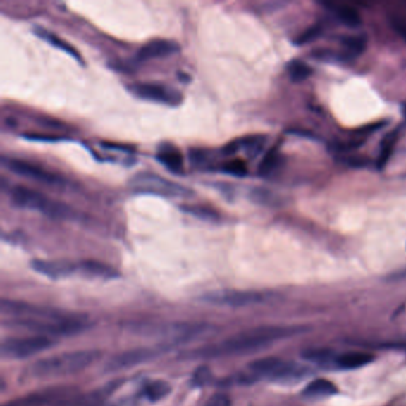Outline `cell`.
<instances>
[{
    "instance_id": "obj_7",
    "label": "cell",
    "mask_w": 406,
    "mask_h": 406,
    "mask_svg": "<svg viewBox=\"0 0 406 406\" xmlns=\"http://www.w3.org/2000/svg\"><path fill=\"white\" fill-rule=\"evenodd\" d=\"M1 161H3L4 167H6L10 172L13 173L16 176L30 179V180L50 186V187H62L66 185V180L62 176L49 172L41 166L35 165L31 162L24 161V160H18V159H5L4 157Z\"/></svg>"
},
{
    "instance_id": "obj_37",
    "label": "cell",
    "mask_w": 406,
    "mask_h": 406,
    "mask_svg": "<svg viewBox=\"0 0 406 406\" xmlns=\"http://www.w3.org/2000/svg\"><path fill=\"white\" fill-rule=\"evenodd\" d=\"M102 146H103L104 148H109V149H113V150L115 149L124 150V152H128V150H133V148H131V147L119 146V144H110V143H103Z\"/></svg>"
},
{
    "instance_id": "obj_25",
    "label": "cell",
    "mask_w": 406,
    "mask_h": 406,
    "mask_svg": "<svg viewBox=\"0 0 406 406\" xmlns=\"http://www.w3.org/2000/svg\"><path fill=\"white\" fill-rule=\"evenodd\" d=\"M342 46L345 47L343 51L350 60L355 59L364 53L366 49V39L362 36H345L341 39Z\"/></svg>"
},
{
    "instance_id": "obj_19",
    "label": "cell",
    "mask_w": 406,
    "mask_h": 406,
    "mask_svg": "<svg viewBox=\"0 0 406 406\" xmlns=\"http://www.w3.org/2000/svg\"><path fill=\"white\" fill-rule=\"evenodd\" d=\"M338 393V387L330 380L314 379L304 388L303 395L307 398H326Z\"/></svg>"
},
{
    "instance_id": "obj_5",
    "label": "cell",
    "mask_w": 406,
    "mask_h": 406,
    "mask_svg": "<svg viewBox=\"0 0 406 406\" xmlns=\"http://www.w3.org/2000/svg\"><path fill=\"white\" fill-rule=\"evenodd\" d=\"M129 184L134 191L168 198H190L195 195L191 188L149 172L138 173L131 178Z\"/></svg>"
},
{
    "instance_id": "obj_10",
    "label": "cell",
    "mask_w": 406,
    "mask_h": 406,
    "mask_svg": "<svg viewBox=\"0 0 406 406\" xmlns=\"http://www.w3.org/2000/svg\"><path fill=\"white\" fill-rule=\"evenodd\" d=\"M204 302L221 307H243L264 302V295L253 291H219L204 295Z\"/></svg>"
},
{
    "instance_id": "obj_15",
    "label": "cell",
    "mask_w": 406,
    "mask_h": 406,
    "mask_svg": "<svg viewBox=\"0 0 406 406\" xmlns=\"http://www.w3.org/2000/svg\"><path fill=\"white\" fill-rule=\"evenodd\" d=\"M180 49L179 43L171 41V39H152L149 42L146 43L141 49L138 50L136 60L137 61H148V60H153V59L166 58V56H171V55L179 53Z\"/></svg>"
},
{
    "instance_id": "obj_9",
    "label": "cell",
    "mask_w": 406,
    "mask_h": 406,
    "mask_svg": "<svg viewBox=\"0 0 406 406\" xmlns=\"http://www.w3.org/2000/svg\"><path fill=\"white\" fill-rule=\"evenodd\" d=\"M135 96L141 99L154 102V103L166 104L169 106H176L183 102V94L174 88H169L165 85L154 82H136L129 87Z\"/></svg>"
},
{
    "instance_id": "obj_28",
    "label": "cell",
    "mask_w": 406,
    "mask_h": 406,
    "mask_svg": "<svg viewBox=\"0 0 406 406\" xmlns=\"http://www.w3.org/2000/svg\"><path fill=\"white\" fill-rule=\"evenodd\" d=\"M188 156H190V161H191L192 165L197 168H207L215 161L214 153H211L210 150L191 149Z\"/></svg>"
},
{
    "instance_id": "obj_11",
    "label": "cell",
    "mask_w": 406,
    "mask_h": 406,
    "mask_svg": "<svg viewBox=\"0 0 406 406\" xmlns=\"http://www.w3.org/2000/svg\"><path fill=\"white\" fill-rule=\"evenodd\" d=\"M159 355V352L154 348H136L121 352L118 355L112 357L106 364L108 372H118L127 368L135 367L137 364H143L152 360Z\"/></svg>"
},
{
    "instance_id": "obj_22",
    "label": "cell",
    "mask_w": 406,
    "mask_h": 406,
    "mask_svg": "<svg viewBox=\"0 0 406 406\" xmlns=\"http://www.w3.org/2000/svg\"><path fill=\"white\" fill-rule=\"evenodd\" d=\"M180 211L184 214L193 216L196 219H202V221H207V222H219V212L212 209V207H205V205H199V204H183L180 205Z\"/></svg>"
},
{
    "instance_id": "obj_23",
    "label": "cell",
    "mask_w": 406,
    "mask_h": 406,
    "mask_svg": "<svg viewBox=\"0 0 406 406\" xmlns=\"http://www.w3.org/2000/svg\"><path fill=\"white\" fill-rule=\"evenodd\" d=\"M304 360L310 361L316 364H335L338 355L329 348H310L302 352Z\"/></svg>"
},
{
    "instance_id": "obj_13",
    "label": "cell",
    "mask_w": 406,
    "mask_h": 406,
    "mask_svg": "<svg viewBox=\"0 0 406 406\" xmlns=\"http://www.w3.org/2000/svg\"><path fill=\"white\" fill-rule=\"evenodd\" d=\"M267 137L264 135H250L245 137L238 138L235 141L228 143L222 148V155L224 156H234L240 150H243L245 155L255 157L264 150Z\"/></svg>"
},
{
    "instance_id": "obj_36",
    "label": "cell",
    "mask_w": 406,
    "mask_h": 406,
    "mask_svg": "<svg viewBox=\"0 0 406 406\" xmlns=\"http://www.w3.org/2000/svg\"><path fill=\"white\" fill-rule=\"evenodd\" d=\"M368 160L364 157H350L347 159V165L355 167V168H362L364 166H367Z\"/></svg>"
},
{
    "instance_id": "obj_30",
    "label": "cell",
    "mask_w": 406,
    "mask_h": 406,
    "mask_svg": "<svg viewBox=\"0 0 406 406\" xmlns=\"http://www.w3.org/2000/svg\"><path fill=\"white\" fill-rule=\"evenodd\" d=\"M222 171L226 174H230L234 176H245L248 174V167L245 165L243 160H233V161L226 162L222 166Z\"/></svg>"
},
{
    "instance_id": "obj_3",
    "label": "cell",
    "mask_w": 406,
    "mask_h": 406,
    "mask_svg": "<svg viewBox=\"0 0 406 406\" xmlns=\"http://www.w3.org/2000/svg\"><path fill=\"white\" fill-rule=\"evenodd\" d=\"M309 371L293 361L279 357H262L248 364L247 372L238 376V383H250L257 379H269L276 383H293L304 379Z\"/></svg>"
},
{
    "instance_id": "obj_32",
    "label": "cell",
    "mask_w": 406,
    "mask_h": 406,
    "mask_svg": "<svg viewBox=\"0 0 406 406\" xmlns=\"http://www.w3.org/2000/svg\"><path fill=\"white\" fill-rule=\"evenodd\" d=\"M212 376H212L210 368L203 366V367L198 368L195 372V374L192 376V383L196 386L203 387L211 383Z\"/></svg>"
},
{
    "instance_id": "obj_31",
    "label": "cell",
    "mask_w": 406,
    "mask_h": 406,
    "mask_svg": "<svg viewBox=\"0 0 406 406\" xmlns=\"http://www.w3.org/2000/svg\"><path fill=\"white\" fill-rule=\"evenodd\" d=\"M322 25L316 24L314 27H310L307 30L304 31L303 34L299 35L295 41V46H305L307 43L314 42V39L322 34Z\"/></svg>"
},
{
    "instance_id": "obj_14",
    "label": "cell",
    "mask_w": 406,
    "mask_h": 406,
    "mask_svg": "<svg viewBox=\"0 0 406 406\" xmlns=\"http://www.w3.org/2000/svg\"><path fill=\"white\" fill-rule=\"evenodd\" d=\"M31 269L49 279H62L66 276H72L79 266L69 261L63 260H32Z\"/></svg>"
},
{
    "instance_id": "obj_4",
    "label": "cell",
    "mask_w": 406,
    "mask_h": 406,
    "mask_svg": "<svg viewBox=\"0 0 406 406\" xmlns=\"http://www.w3.org/2000/svg\"><path fill=\"white\" fill-rule=\"evenodd\" d=\"M11 202L15 207L25 210L37 211L54 219H69L74 217V211L66 204L55 202L39 191L25 186H15L10 191Z\"/></svg>"
},
{
    "instance_id": "obj_20",
    "label": "cell",
    "mask_w": 406,
    "mask_h": 406,
    "mask_svg": "<svg viewBox=\"0 0 406 406\" xmlns=\"http://www.w3.org/2000/svg\"><path fill=\"white\" fill-rule=\"evenodd\" d=\"M79 269L88 276H97V278H104V279H113L119 276L112 266L104 264L100 261L85 260L79 264Z\"/></svg>"
},
{
    "instance_id": "obj_21",
    "label": "cell",
    "mask_w": 406,
    "mask_h": 406,
    "mask_svg": "<svg viewBox=\"0 0 406 406\" xmlns=\"http://www.w3.org/2000/svg\"><path fill=\"white\" fill-rule=\"evenodd\" d=\"M172 387L164 380H153L144 383L142 388V395L149 402H159L169 395Z\"/></svg>"
},
{
    "instance_id": "obj_18",
    "label": "cell",
    "mask_w": 406,
    "mask_h": 406,
    "mask_svg": "<svg viewBox=\"0 0 406 406\" xmlns=\"http://www.w3.org/2000/svg\"><path fill=\"white\" fill-rule=\"evenodd\" d=\"M34 32L39 39L46 41V42L49 43L51 46L55 47V48L65 51L67 54L70 55L72 58L75 59L77 61L82 63L81 55L78 53V50L75 49L73 46H70L69 43L65 42L63 39H60L56 35L51 34V32L47 31L46 29H43V27H35Z\"/></svg>"
},
{
    "instance_id": "obj_1",
    "label": "cell",
    "mask_w": 406,
    "mask_h": 406,
    "mask_svg": "<svg viewBox=\"0 0 406 406\" xmlns=\"http://www.w3.org/2000/svg\"><path fill=\"white\" fill-rule=\"evenodd\" d=\"M302 333L299 326H259L236 333L224 341L207 345L187 354L190 359H217V357L245 355L260 352L274 342L291 338Z\"/></svg>"
},
{
    "instance_id": "obj_24",
    "label": "cell",
    "mask_w": 406,
    "mask_h": 406,
    "mask_svg": "<svg viewBox=\"0 0 406 406\" xmlns=\"http://www.w3.org/2000/svg\"><path fill=\"white\" fill-rule=\"evenodd\" d=\"M397 137H398V131H392L383 138V142L380 144L379 156L376 160V168L379 171H381L390 160L395 142H397Z\"/></svg>"
},
{
    "instance_id": "obj_2",
    "label": "cell",
    "mask_w": 406,
    "mask_h": 406,
    "mask_svg": "<svg viewBox=\"0 0 406 406\" xmlns=\"http://www.w3.org/2000/svg\"><path fill=\"white\" fill-rule=\"evenodd\" d=\"M99 357L100 352L98 350L61 352L31 364L29 376L36 379H51L70 376L84 371Z\"/></svg>"
},
{
    "instance_id": "obj_17",
    "label": "cell",
    "mask_w": 406,
    "mask_h": 406,
    "mask_svg": "<svg viewBox=\"0 0 406 406\" xmlns=\"http://www.w3.org/2000/svg\"><path fill=\"white\" fill-rule=\"evenodd\" d=\"M374 360L372 354L366 352H348L340 354L336 357L335 366L342 369H357L371 364Z\"/></svg>"
},
{
    "instance_id": "obj_33",
    "label": "cell",
    "mask_w": 406,
    "mask_h": 406,
    "mask_svg": "<svg viewBox=\"0 0 406 406\" xmlns=\"http://www.w3.org/2000/svg\"><path fill=\"white\" fill-rule=\"evenodd\" d=\"M37 125L41 127L49 128V129H54V130H66V127L63 123L60 122L58 119L50 118V117H44V116H39L35 118Z\"/></svg>"
},
{
    "instance_id": "obj_8",
    "label": "cell",
    "mask_w": 406,
    "mask_h": 406,
    "mask_svg": "<svg viewBox=\"0 0 406 406\" xmlns=\"http://www.w3.org/2000/svg\"><path fill=\"white\" fill-rule=\"evenodd\" d=\"M75 387L56 386L32 392L29 395L12 399L3 406H59L66 399L77 395Z\"/></svg>"
},
{
    "instance_id": "obj_16",
    "label": "cell",
    "mask_w": 406,
    "mask_h": 406,
    "mask_svg": "<svg viewBox=\"0 0 406 406\" xmlns=\"http://www.w3.org/2000/svg\"><path fill=\"white\" fill-rule=\"evenodd\" d=\"M156 159L171 172L183 173L184 171V159L180 152L174 146H169V144L161 146L157 153Z\"/></svg>"
},
{
    "instance_id": "obj_34",
    "label": "cell",
    "mask_w": 406,
    "mask_h": 406,
    "mask_svg": "<svg viewBox=\"0 0 406 406\" xmlns=\"http://www.w3.org/2000/svg\"><path fill=\"white\" fill-rule=\"evenodd\" d=\"M204 406H231V400L228 395L217 393L212 395Z\"/></svg>"
},
{
    "instance_id": "obj_6",
    "label": "cell",
    "mask_w": 406,
    "mask_h": 406,
    "mask_svg": "<svg viewBox=\"0 0 406 406\" xmlns=\"http://www.w3.org/2000/svg\"><path fill=\"white\" fill-rule=\"evenodd\" d=\"M55 345L56 341L54 338L44 335H36L29 338H8L1 342L0 354L8 360H23L39 355Z\"/></svg>"
},
{
    "instance_id": "obj_35",
    "label": "cell",
    "mask_w": 406,
    "mask_h": 406,
    "mask_svg": "<svg viewBox=\"0 0 406 406\" xmlns=\"http://www.w3.org/2000/svg\"><path fill=\"white\" fill-rule=\"evenodd\" d=\"M24 137L30 141H36V142H59L63 138L56 137V136H39V135H25Z\"/></svg>"
},
{
    "instance_id": "obj_29",
    "label": "cell",
    "mask_w": 406,
    "mask_h": 406,
    "mask_svg": "<svg viewBox=\"0 0 406 406\" xmlns=\"http://www.w3.org/2000/svg\"><path fill=\"white\" fill-rule=\"evenodd\" d=\"M335 15L338 17V20L341 23L345 24L349 27H357L361 25V17L359 13H357L354 8H345V6H342V8H335Z\"/></svg>"
},
{
    "instance_id": "obj_12",
    "label": "cell",
    "mask_w": 406,
    "mask_h": 406,
    "mask_svg": "<svg viewBox=\"0 0 406 406\" xmlns=\"http://www.w3.org/2000/svg\"><path fill=\"white\" fill-rule=\"evenodd\" d=\"M121 383L122 381L116 380L85 395H81L78 392L77 395L66 399L65 402H62L59 406H105L109 397L118 388Z\"/></svg>"
},
{
    "instance_id": "obj_27",
    "label": "cell",
    "mask_w": 406,
    "mask_h": 406,
    "mask_svg": "<svg viewBox=\"0 0 406 406\" xmlns=\"http://www.w3.org/2000/svg\"><path fill=\"white\" fill-rule=\"evenodd\" d=\"M280 162H281L280 153L276 148H273L269 153H266L262 159L259 166V174L262 176H271L279 167Z\"/></svg>"
},
{
    "instance_id": "obj_26",
    "label": "cell",
    "mask_w": 406,
    "mask_h": 406,
    "mask_svg": "<svg viewBox=\"0 0 406 406\" xmlns=\"http://www.w3.org/2000/svg\"><path fill=\"white\" fill-rule=\"evenodd\" d=\"M288 75L293 82H302L311 77L312 69L310 66L300 60H292L288 65Z\"/></svg>"
}]
</instances>
